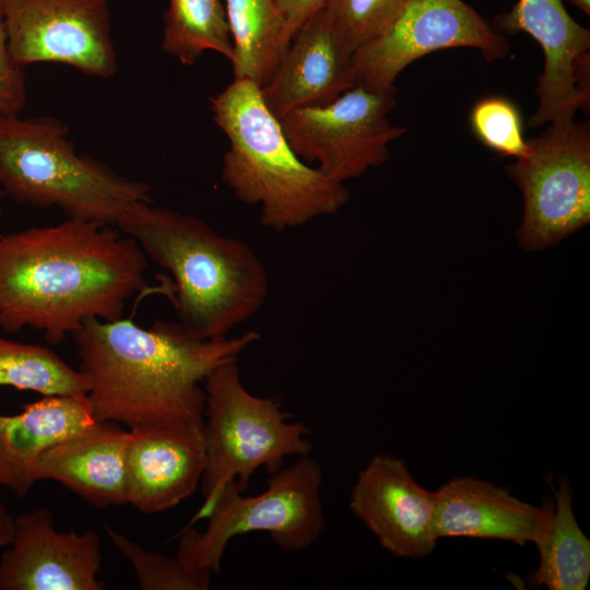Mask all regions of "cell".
I'll list each match as a JSON object with an SVG mask.
<instances>
[{"label": "cell", "mask_w": 590, "mask_h": 590, "mask_svg": "<svg viewBox=\"0 0 590 590\" xmlns=\"http://www.w3.org/2000/svg\"><path fill=\"white\" fill-rule=\"evenodd\" d=\"M148 267L134 239L98 221L0 235V328L31 327L57 344L88 318L120 319Z\"/></svg>", "instance_id": "cell-1"}, {"label": "cell", "mask_w": 590, "mask_h": 590, "mask_svg": "<svg viewBox=\"0 0 590 590\" xmlns=\"http://www.w3.org/2000/svg\"><path fill=\"white\" fill-rule=\"evenodd\" d=\"M72 337L95 420L129 428L175 418L202 422L205 377L260 338L251 330L201 341L177 322L158 321L145 329L130 319L94 317Z\"/></svg>", "instance_id": "cell-2"}, {"label": "cell", "mask_w": 590, "mask_h": 590, "mask_svg": "<svg viewBox=\"0 0 590 590\" xmlns=\"http://www.w3.org/2000/svg\"><path fill=\"white\" fill-rule=\"evenodd\" d=\"M115 226L169 271L175 282L176 322L190 338H226L266 303L269 279L257 253L201 219L138 202Z\"/></svg>", "instance_id": "cell-3"}, {"label": "cell", "mask_w": 590, "mask_h": 590, "mask_svg": "<svg viewBox=\"0 0 590 590\" xmlns=\"http://www.w3.org/2000/svg\"><path fill=\"white\" fill-rule=\"evenodd\" d=\"M210 104L214 122L229 141L222 180L240 202L260 206L262 226L295 228L346 203L344 184L295 153L257 84L234 79Z\"/></svg>", "instance_id": "cell-4"}, {"label": "cell", "mask_w": 590, "mask_h": 590, "mask_svg": "<svg viewBox=\"0 0 590 590\" xmlns=\"http://www.w3.org/2000/svg\"><path fill=\"white\" fill-rule=\"evenodd\" d=\"M69 128L50 116L0 117V187L16 202L56 206L67 219L116 225L138 202H153L151 187L79 154Z\"/></svg>", "instance_id": "cell-5"}, {"label": "cell", "mask_w": 590, "mask_h": 590, "mask_svg": "<svg viewBox=\"0 0 590 590\" xmlns=\"http://www.w3.org/2000/svg\"><path fill=\"white\" fill-rule=\"evenodd\" d=\"M202 433L205 465L200 482L203 504L190 523L206 518L222 488L235 481L248 488L257 469L270 473L288 456L309 455V428L292 422L275 398H260L243 385L236 361L214 368L203 381Z\"/></svg>", "instance_id": "cell-6"}, {"label": "cell", "mask_w": 590, "mask_h": 590, "mask_svg": "<svg viewBox=\"0 0 590 590\" xmlns=\"http://www.w3.org/2000/svg\"><path fill=\"white\" fill-rule=\"evenodd\" d=\"M322 483L321 465L310 453L272 472L259 495L241 496L235 481L227 483L206 517L205 530L182 531L176 557L187 568L212 576L237 535L266 532L284 552L309 548L324 528Z\"/></svg>", "instance_id": "cell-7"}, {"label": "cell", "mask_w": 590, "mask_h": 590, "mask_svg": "<svg viewBox=\"0 0 590 590\" xmlns=\"http://www.w3.org/2000/svg\"><path fill=\"white\" fill-rule=\"evenodd\" d=\"M528 143V153L506 170L524 201L519 241L527 250H539L589 223V122H551Z\"/></svg>", "instance_id": "cell-8"}, {"label": "cell", "mask_w": 590, "mask_h": 590, "mask_svg": "<svg viewBox=\"0 0 590 590\" xmlns=\"http://www.w3.org/2000/svg\"><path fill=\"white\" fill-rule=\"evenodd\" d=\"M394 106L396 88L356 84L329 103L299 107L279 119L302 160L344 184L385 163L389 144L406 132L388 118Z\"/></svg>", "instance_id": "cell-9"}, {"label": "cell", "mask_w": 590, "mask_h": 590, "mask_svg": "<svg viewBox=\"0 0 590 590\" xmlns=\"http://www.w3.org/2000/svg\"><path fill=\"white\" fill-rule=\"evenodd\" d=\"M469 47L487 61L507 57L509 43L463 0H405L390 24L352 56L356 84L394 88L410 63L433 51Z\"/></svg>", "instance_id": "cell-10"}, {"label": "cell", "mask_w": 590, "mask_h": 590, "mask_svg": "<svg viewBox=\"0 0 590 590\" xmlns=\"http://www.w3.org/2000/svg\"><path fill=\"white\" fill-rule=\"evenodd\" d=\"M8 45L21 68L57 62L108 79L118 69L106 0H1Z\"/></svg>", "instance_id": "cell-11"}, {"label": "cell", "mask_w": 590, "mask_h": 590, "mask_svg": "<svg viewBox=\"0 0 590 590\" xmlns=\"http://www.w3.org/2000/svg\"><path fill=\"white\" fill-rule=\"evenodd\" d=\"M101 542L95 530L55 529L46 507L14 517L0 558V590H103Z\"/></svg>", "instance_id": "cell-12"}, {"label": "cell", "mask_w": 590, "mask_h": 590, "mask_svg": "<svg viewBox=\"0 0 590 590\" xmlns=\"http://www.w3.org/2000/svg\"><path fill=\"white\" fill-rule=\"evenodd\" d=\"M436 499V491L422 487L402 460L381 453L359 471L350 508L387 552L421 558L433 552L438 540Z\"/></svg>", "instance_id": "cell-13"}, {"label": "cell", "mask_w": 590, "mask_h": 590, "mask_svg": "<svg viewBox=\"0 0 590 590\" xmlns=\"http://www.w3.org/2000/svg\"><path fill=\"white\" fill-rule=\"evenodd\" d=\"M202 422L164 420L129 429L127 504L151 515L188 498L205 465Z\"/></svg>", "instance_id": "cell-14"}, {"label": "cell", "mask_w": 590, "mask_h": 590, "mask_svg": "<svg viewBox=\"0 0 590 590\" xmlns=\"http://www.w3.org/2000/svg\"><path fill=\"white\" fill-rule=\"evenodd\" d=\"M500 33H528L543 50L544 66L536 87L539 105L529 120L532 128L569 120L578 109L588 111L576 85V67L589 51L590 32L566 11L562 0H518L494 21Z\"/></svg>", "instance_id": "cell-15"}, {"label": "cell", "mask_w": 590, "mask_h": 590, "mask_svg": "<svg viewBox=\"0 0 590 590\" xmlns=\"http://www.w3.org/2000/svg\"><path fill=\"white\" fill-rule=\"evenodd\" d=\"M353 52L321 8L298 28L271 80L261 87L266 104L280 118L335 99L356 85Z\"/></svg>", "instance_id": "cell-16"}, {"label": "cell", "mask_w": 590, "mask_h": 590, "mask_svg": "<svg viewBox=\"0 0 590 590\" xmlns=\"http://www.w3.org/2000/svg\"><path fill=\"white\" fill-rule=\"evenodd\" d=\"M436 493L438 539L468 536L536 544L553 509L552 505L536 507L522 502L508 489L472 476L452 479Z\"/></svg>", "instance_id": "cell-17"}, {"label": "cell", "mask_w": 590, "mask_h": 590, "mask_svg": "<svg viewBox=\"0 0 590 590\" xmlns=\"http://www.w3.org/2000/svg\"><path fill=\"white\" fill-rule=\"evenodd\" d=\"M128 438L118 423L96 420L42 457L37 482H59L96 508L127 504Z\"/></svg>", "instance_id": "cell-18"}, {"label": "cell", "mask_w": 590, "mask_h": 590, "mask_svg": "<svg viewBox=\"0 0 590 590\" xmlns=\"http://www.w3.org/2000/svg\"><path fill=\"white\" fill-rule=\"evenodd\" d=\"M14 415H0V486L23 498L37 483L42 457L95 422L86 394L43 396Z\"/></svg>", "instance_id": "cell-19"}, {"label": "cell", "mask_w": 590, "mask_h": 590, "mask_svg": "<svg viewBox=\"0 0 590 590\" xmlns=\"http://www.w3.org/2000/svg\"><path fill=\"white\" fill-rule=\"evenodd\" d=\"M233 43L234 79L263 87L291 38L276 0H225Z\"/></svg>", "instance_id": "cell-20"}, {"label": "cell", "mask_w": 590, "mask_h": 590, "mask_svg": "<svg viewBox=\"0 0 590 590\" xmlns=\"http://www.w3.org/2000/svg\"><path fill=\"white\" fill-rule=\"evenodd\" d=\"M546 529L535 544L540 564L532 582L548 590H585L590 579V541L573 510L569 484L559 477Z\"/></svg>", "instance_id": "cell-21"}, {"label": "cell", "mask_w": 590, "mask_h": 590, "mask_svg": "<svg viewBox=\"0 0 590 590\" xmlns=\"http://www.w3.org/2000/svg\"><path fill=\"white\" fill-rule=\"evenodd\" d=\"M161 47L184 66L206 51L233 58L229 25L222 0H169Z\"/></svg>", "instance_id": "cell-22"}, {"label": "cell", "mask_w": 590, "mask_h": 590, "mask_svg": "<svg viewBox=\"0 0 590 590\" xmlns=\"http://www.w3.org/2000/svg\"><path fill=\"white\" fill-rule=\"evenodd\" d=\"M0 387L42 396L86 394L79 370L46 346L0 338Z\"/></svg>", "instance_id": "cell-23"}, {"label": "cell", "mask_w": 590, "mask_h": 590, "mask_svg": "<svg viewBox=\"0 0 590 590\" xmlns=\"http://www.w3.org/2000/svg\"><path fill=\"white\" fill-rule=\"evenodd\" d=\"M107 536L132 566L142 590H208L211 575L193 571L177 557L143 548L137 542L105 526Z\"/></svg>", "instance_id": "cell-24"}, {"label": "cell", "mask_w": 590, "mask_h": 590, "mask_svg": "<svg viewBox=\"0 0 590 590\" xmlns=\"http://www.w3.org/2000/svg\"><path fill=\"white\" fill-rule=\"evenodd\" d=\"M470 125L479 141L500 155L520 158L529 151L520 113L509 99H480L471 110Z\"/></svg>", "instance_id": "cell-25"}, {"label": "cell", "mask_w": 590, "mask_h": 590, "mask_svg": "<svg viewBox=\"0 0 590 590\" xmlns=\"http://www.w3.org/2000/svg\"><path fill=\"white\" fill-rule=\"evenodd\" d=\"M405 0H328L322 7L353 51L380 34Z\"/></svg>", "instance_id": "cell-26"}, {"label": "cell", "mask_w": 590, "mask_h": 590, "mask_svg": "<svg viewBox=\"0 0 590 590\" xmlns=\"http://www.w3.org/2000/svg\"><path fill=\"white\" fill-rule=\"evenodd\" d=\"M26 103L24 68L10 52L0 0V117L20 114Z\"/></svg>", "instance_id": "cell-27"}, {"label": "cell", "mask_w": 590, "mask_h": 590, "mask_svg": "<svg viewBox=\"0 0 590 590\" xmlns=\"http://www.w3.org/2000/svg\"><path fill=\"white\" fill-rule=\"evenodd\" d=\"M328 0H276L292 39L304 22L320 10Z\"/></svg>", "instance_id": "cell-28"}, {"label": "cell", "mask_w": 590, "mask_h": 590, "mask_svg": "<svg viewBox=\"0 0 590 590\" xmlns=\"http://www.w3.org/2000/svg\"><path fill=\"white\" fill-rule=\"evenodd\" d=\"M14 517L3 503L0 502V551L7 547L13 535Z\"/></svg>", "instance_id": "cell-29"}, {"label": "cell", "mask_w": 590, "mask_h": 590, "mask_svg": "<svg viewBox=\"0 0 590 590\" xmlns=\"http://www.w3.org/2000/svg\"><path fill=\"white\" fill-rule=\"evenodd\" d=\"M574 5L578 7L586 14H590V0H568Z\"/></svg>", "instance_id": "cell-30"}, {"label": "cell", "mask_w": 590, "mask_h": 590, "mask_svg": "<svg viewBox=\"0 0 590 590\" xmlns=\"http://www.w3.org/2000/svg\"><path fill=\"white\" fill-rule=\"evenodd\" d=\"M3 194H4V192L0 188V215H1V200H2Z\"/></svg>", "instance_id": "cell-31"}]
</instances>
